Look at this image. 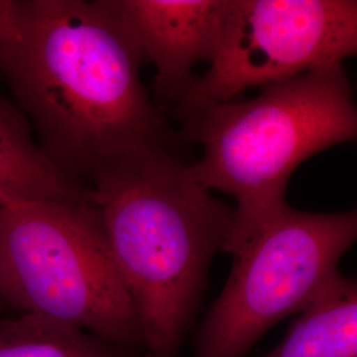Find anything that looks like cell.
<instances>
[{"instance_id": "6da1fadb", "label": "cell", "mask_w": 357, "mask_h": 357, "mask_svg": "<svg viewBox=\"0 0 357 357\" xmlns=\"http://www.w3.org/2000/svg\"><path fill=\"white\" fill-rule=\"evenodd\" d=\"M144 60L109 0H20L0 75L40 147L78 184L151 146H176L141 79Z\"/></svg>"}, {"instance_id": "7a4b0ae2", "label": "cell", "mask_w": 357, "mask_h": 357, "mask_svg": "<svg viewBox=\"0 0 357 357\" xmlns=\"http://www.w3.org/2000/svg\"><path fill=\"white\" fill-rule=\"evenodd\" d=\"M89 191L137 312L144 357H178L233 208L197 183L172 144L103 167Z\"/></svg>"}, {"instance_id": "3957f363", "label": "cell", "mask_w": 357, "mask_h": 357, "mask_svg": "<svg viewBox=\"0 0 357 357\" xmlns=\"http://www.w3.org/2000/svg\"><path fill=\"white\" fill-rule=\"evenodd\" d=\"M180 139L202 147L191 163L197 183L236 202L222 248L236 255L289 205L296 167L332 146L357 143V105L343 64L328 65L192 115Z\"/></svg>"}, {"instance_id": "277c9868", "label": "cell", "mask_w": 357, "mask_h": 357, "mask_svg": "<svg viewBox=\"0 0 357 357\" xmlns=\"http://www.w3.org/2000/svg\"><path fill=\"white\" fill-rule=\"evenodd\" d=\"M0 301L143 349L137 312L90 197L0 208Z\"/></svg>"}, {"instance_id": "5b68a950", "label": "cell", "mask_w": 357, "mask_h": 357, "mask_svg": "<svg viewBox=\"0 0 357 357\" xmlns=\"http://www.w3.org/2000/svg\"><path fill=\"white\" fill-rule=\"evenodd\" d=\"M357 241V208L310 213L287 205L240 253L208 310L193 357H243L280 320L301 314L340 275Z\"/></svg>"}, {"instance_id": "8992f818", "label": "cell", "mask_w": 357, "mask_h": 357, "mask_svg": "<svg viewBox=\"0 0 357 357\" xmlns=\"http://www.w3.org/2000/svg\"><path fill=\"white\" fill-rule=\"evenodd\" d=\"M357 56L356 0H228L213 61L174 109L180 122L208 107Z\"/></svg>"}, {"instance_id": "52a82bcc", "label": "cell", "mask_w": 357, "mask_h": 357, "mask_svg": "<svg viewBox=\"0 0 357 357\" xmlns=\"http://www.w3.org/2000/svg\"><path fill=\"white\" fill-rule=\"evenodd\" d=\"M155 66L153 102L159 112L176 107L196 77L218 51L228 0H109Z\"/></svg>"}, {"instance_id": "ba28073f", "label": "cell", "mask_w": 357, "mask_h": 357, "mask_svg": "<svg viewBox=\"0 0 357 357\" xmlns=\"http://www.w3.org/2000/svg\"><path fill=\"white\" fill-rule=\"evenodd\" d=\"M90 191L64 175L35 142L24 114L0 97V208L17 202L81 203Z\"/></svg>"}, {"instance_id": "9c48e42d", "label": "cell", "mask_w": 357, "mask_h": 357, "mask_svg": "<svg viewBox=\"0 0 357 357\" xmlns=\"http://www.w3.org/2000/svg\"><path fill=\"white\" fill-rule=\"evenodd\" d=\"M264 357H357V280L336 277Z\"/></svg>"}, {"instance_id": "30bf717a", "label": "cell", "mask_w": 357, "mask_h": 357, "mask_svg": "<svg viewBox=\"0 0 357 357\" xmlns=\"http://www.w3.org/2000/svg\"><path fill=\"white\" fill-rule=\"evenodd\" d=\"M0 357H144L141 348L33 314L0 319Z\"/></svg>"}, {"instance_id": "8fae6325", "label": "cell", "mask_w": 357, "mask_h": 357, "mask_svg": "<svg viewBox=\"0 0 357 357\" xmlns=\"http://www.w3.org/2000/svg\"><path fill=\"white\" fill-rule=\"evenodd\" d=\"M19 17L20 0H0V66L4 53L17 33Z\"/></svg>"}, {"instance_id": "7c38bea8", "label": "cell", "mask_w": 357, "mask_h": 357, "mask_svg": "<svg viewBox=\"0 0 357 357\" xmlns=\"http://www.w3.org/2000/svg\"><path fill=\"white\" fill-rule=\"evenodd\" d=\"M1 307H3V303H1V301H0V310H1Z\"/></svg>"}]
</instances>
